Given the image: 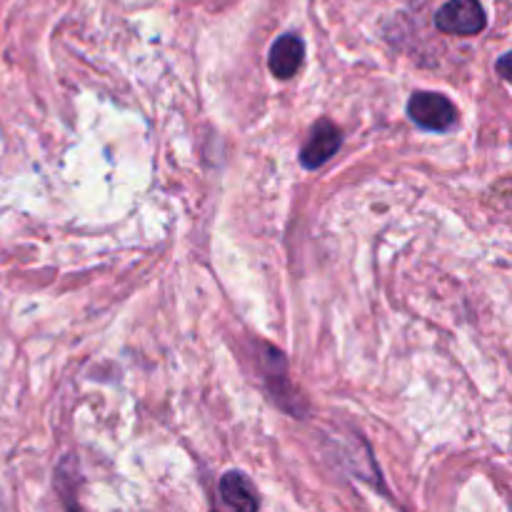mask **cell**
Segmentation results:
<instances>
[{"instance_id":"6da1fadb","label":"cell","mask_w":512,"mask_h":512,"mask_svg":"<svg viewBox=\"0 0 512 512\" xmlns=\"http://www.w3.org/2000/svg\"><path fill=\"white\" fill-rule=\"evenodd\" d=\"M408 115L425 130H433V133H443L458 118V110L450 103L445 95L440 93H415L413 98L408 100Z\"/></svg>"},{"instance_id":"7a4b0ae2","label":"cell","mask_w":512,"mask_h":512,"mask_svg":"<svg viewBox=\"0 0 512 512\" xmlns=\"http://www.w3.org/2000/svg\"><path fill=\"white\" fill-rule=\"evenodd\" d=\"M435 25L450 35H478L488 18L480 0H448L435 15Z\"/></svg>"},{"instance_id":"3957f363","label":"cell","mask_w":512,"mask_h":512,"mask_svg":"<svg viewBox=\"0 0 512 512\" xmlns=\"http://www.w3.org/2000/svg\"><path fill=\"white\" fill-rule=\"evenodd\" d=\"M340 143H343L340 130L335 128L333 123H328V120H323V123H318L313 130H310V138L308 143L303 145L300 160H303L305 168L310 170L320 168V165H325L335 153H338Z\"/></svg>"},{"instance_id":"277c9868","label":"cell","mask_w":512,"mask_h":512,"mask_svg":"<svg viewBox=\"0 0 512 512\" xmlns=\"http://www.w3.org/2000/svg\"><path fill=\"white\" fill-rule=\"evenodd\" d=\"M303 58H305L303 40H300L298 35L288 33V35H280V38L273 43L268 65L270 70H273L275 78L285 80V78H293V75L298 73L300 65H303Z\"/></svg>"},{"instance_id":"5b68a950","label":"cell","mask_w":512,"mask_h":512,"mask_svg":"<svg viewBox=\"0 0 512 512\" xmlns=\"http://www.w3.org/2000/svg\"><path fill=\"white\" fill-rule=\"evenodd\" d=\"M220 498L225 500V505L235 510L253 512L260 508L258 493H255L253 483L245 478L243 473H225L220 480Z\"/></svg>"},{"instance_id":"8992f818","label":"cell","mask_w":512,"mask_h":512,"mask_svg":"<svg viewBox=\"0 0 512 512\" xmlns=\"http://www.w3.org/2000/svg\"><path fill=\"white\" fill-rule=\"evenodd\" d=\"M500 75H503V78H508V55H503V58H500Z\"/></svg>"}]
</instances>
